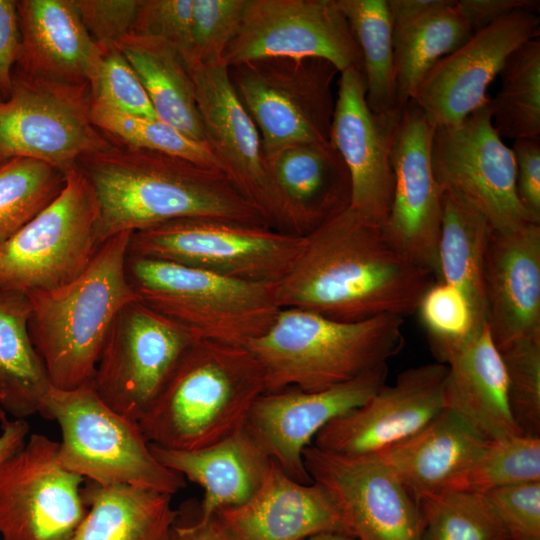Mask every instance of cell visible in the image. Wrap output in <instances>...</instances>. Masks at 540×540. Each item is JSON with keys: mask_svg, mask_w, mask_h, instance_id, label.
<instances>
[{"mask_svg": "<svg viewBox=\"0 0 540 540\" xmlns=\"http://www.w3.org/2000/svg\"><path fill=\"white\" fill-rule=\"evenodd\" d=\"M433 129L413 101L401 107L391 144L393 192L384 228L404 255L439 277L442 191L431 164Z\"/></svg>", "mask_w": 540, "mask_h": 540, "instance_id": "cell-18", "label": "cell"}, {"mask_svg": "<svg viewBox=\"0 0 540 540\" xmlns=\"http://www.w3.org/2000/svg\"><path fill=\"white\" fill-rule=\"evenodd\" d=\"M88 86L92 103L129 115L157 118L138 75L116 46L102 48Z\"/></svg>", "mask_w": 540, "mask_h": 540, "instance_id": "cell-42", "label": "cell"}, {"mask_svg": "<svg viewBox=\"0 0 540 540\" xmlns=\"http://www.w3.org/2000/svg\"><path fill=\"white\" fill-rule=\"evenodd\" d=\"M76 168L96 195L99 245L179 218L271 227L225 173L179 157L115 144L81 158Z\"/></svg>", "mask_w": 540, "mask_h": 540, "instance_id": "cell-2", "label": "cell"}, {"mask_svg": "<svg viewBox=\"0 0 540 540\" xmlns=\"http://www.w3.org/2000/svg\"><path fill=\"white\" fill-rule=\"evenodd\" d=\"M98 218L91 184L68 171L60 194L0 249V289L28 293L77 278L100 247Z\"/></svg>", "mask_w": 540, "mask_h": 540, "instance_id": "cell-11", "label": "cell"}, {"mask_svg": "<svg viewBox=\"0 0 540 540\" xmlns=\"http://www.w3.org/2000/svg\"><path fill=\"white\" fill-rule=\"evenodd\" d=\"M501 87L489 98L492 123L500 137L540 139V40L515 49L499 75Z\"/></svg>", "mask_w": 540, "mask_h": 540, "instance_id": "cell-36", "label": "cell"}, {"mask_svg": "<svg viewBox=\"0 0 540 540\" xmlns=\"http://www.w3.org/2000/svg\"><path fill=\"white\" fill-rule=\"evenodd\" d=\"M131 32L160 38L194 65L192 0H141Z\"/></svg>", "mask_w": 540, "mask_h": 540, "instance_id": "cell-45", "label": "cell"}, {"mask_svg": "<svg viewBox=\"0 0 540 540\" xmlns=\"http://www.w3.org/2000/svg\"><path fill=\"white\" fill-rule=\"evenodd\" d=\"M484 495L509 540H540V481L499 487Z\"/></svg>", "mask_w": 540, "mask_h": 540, "instance_id": "cell-46", "label": "cell"}, {"mask_svg": "<svg viewBox=\"0 0 540 540\" xmlns=\"http://www.w3.org/2000/svg\"><path fill=\"white\" fill-rule=\"evenodd\" d=\"M84 26L102 48L114 47L134 26L141 0H75Z\"/></svg>", "mask_w": 540, "mask_h": 540, "instance_id": "cell-47", "label": "cell"}, {"mask_svg": "<svg viewBox=\"0 0 540 540\" xmlns=\"http://www.w3.org/2000/svg\"><path fill=\"white\" fill-rule=\"evenodd\" d=\"M91 117L94 125L117 145L179 157L225 173L207 144L191 139L158 118L129 115L96 103L91 105Z\"/></svg>", "mask_w": 540, "mask_h": 540, "instance_id": "cell-38", "label": "cell"}, {"mask_svg": "<svg viewBox=\"0 0 540 540\" xmlns=\"http://www.w3.org/2000/svg\"><path fill=\"white\" fill-rule=\"evenodd\" d=\"M504 363L512 415L526 435L540 433V336L498 349Z\"/></svg>", "mask_w": 540, "mask_h": 540, "instance_id": "cell-41", "label": "cell"}, {"mask_svg": "<svg viewBox=\"0 0 540 540\" xmlns=\"http://www.w3.org/2000/svg\"><path fill=\"white\" fill-rule=\"evenodd\" d=\"M65 173L39 160L0 164V249L62 191Z\"/></svg>", "mask_w": 540, "mask_h": 540, "instance_id": "cell-37", "label": "cell"}, {"mask_svg": "<svg viewBox=\"0 0 540 540\" xmlns=\"http://www.w3.org/2000/svg\"><path fill=\"white\" fill-rule=\"evenodd\" d=\"M402 327L396 315L348 322L281 308L267 331L245 347L263 368L266 392L322 391L386 366L403 347Z\"/></svg>", "mask_w": 540, "mask_h": 540, "instance_id": "cell-5", "label": "cell"}, {"mask_svg": "<svg viewBox=\"0 0 540 540\" xmlns=\"http://www.w3.org/2000/svg\"><path fill=\"white\" fill-rule=\"evenodd\" d=\"M444 363L409 368L363 405L326 424L313 445L346 454H376L413 435L444 410Z\"/></svg>", "mask_w": 540, "mask_h": 540, "instance_id": "cell-22", "label": "cell"}, {"mask_svg": "<svg viewBox=\"0 0 540 540\" xmlns=\"http://www.w3.org/2000/svg\"><path fill=\"white\" fill-rule=\"evenodd\" d=\"M170 540H231L215 516L199 519L191 524L173 526Z\"/></svg>", "mask_w": 540, "mask_h": 540, "instance_id": "cell-51", "label": "cell"}, {"mask_svg": "<svg viewBox=\"0 0 540 540\" xmlns=\"http://www.w3.org/2000/svg\"><path fill=\"white\" fill-rule=\"evenodd\" d=\"M266 160L291 233L306 235L350 206L348 170L330 142L291 146Z\"/></svg>", "mask_w": 540, "mask_h": 540, "instance_id": "cell-27", "label": "cell"}, {"mask_svg": "<svg viewBox=\"0 0 540 540\" xmlns=\"http://www.w3.org/2000/svg\"><path fill=\"white\" fill-rule=\"evenodd\" d=\"M484 282L486 323L497 349L540 336V224L492 230Z\"/></svg>", "mask_w": 540, "mask_h": 540, "instance_id": "cell-23", "label": "cell"}, {"mask_svg": "<svg viewBox=\"0 0 540 540\" xmlns=\"http://www.w3.org/2000/svg\"><path fill=\"white\" fill-rule=\"evenodd\" d=\"M540 481V437L526 434L486 441L450 490L485 494L493 489Z\"/></svg>", "mask_w": 540, "mask_h": 540, "instance_id": "cell-40", "label": "cell"}, {"mask_svg": "<svg viewBox=\"0 0 540 540\" xmlns=\"http://www.w3.org/2000/svg\"><path fill=\"white\" fill-rule=\"evenodd\" d=\"M430 155L441 191L476 208L493 230L534 223L518 199L513 151L493 126L489 99L462 121L434 127Z\"/></svg>", "mask_w": 540, "mask_h": 540, "instance_id": "cell-12", "label": "cell"}, {"mask_svg": "<svg viewBox=\"0 0 540 540\" xmlns=\"http://www.w3.org/2000/svg\"><path fill=\"white\" fill-rule=\"evenodd\" d=\"M492 230L488 220L476 208L456 194L442 192L439 277L465 295L476 330L487 324L484 268Z\"/></svg>", "mask_w": 540, "mask_h": 540, "instance_id": "cell-33", "label": "cell"}, {"mask_svg": "<svg viewBox=\"0 0 540 540\" xmlns=\"http://www.w3.org/2000/svg\"><path fill=\"white\" fill-rule=\"evenodd\" d=\"M27 294L0 289V406L14 419L40 413L51 389L28 332Z\"/></svg>", "mask_w": 540, "mask_h": 540, "instance_id": "cell-34", "label": "cell"}, {"mask_svg": "<svg viewBox=\"0 0 540 540\" xmlns=\"http://www.w3.org/2000/svg\"><path fill=\"white\" fill-rule=\"evenodd\" d=\"M126 273L140 301L197 340L246 346L267 331L281 309L276 283L129 254Z\"/></svg>", "mask_w": 540, "mask_h": 540, "instance_id": "cell-6", "label": "cell"}, {"mask_svg": "<svg viewBox=\"0 0 540 540\" xmlns=\"http://www.w3.org/2000/svg\"><path fill=\"white\" fill-rule=\"evenodd\" d=\"M266 391L263 368L248 348L196 340L138 424L152 445L204 448L243 428L253 403Z\"/></svg>", "mask_w": 540, "mask_h": 540, "instance_id": "cell-3", "label": "cell"}, {"mask_svg": "<svg viewBox=\"0 0 540 540\" xmlns=\"http://www.w3.org/2000/svg\"><path fill=\"white\" fill-rule=\"evenodd\" d=\"M434 277L395 246L384 226L349 206L304 235L276 294L280 308L340 321L385 314L404 318L417 311Z\"/></svg>", "mask_w": 540, "mask_h": 540, "instance_id": "cell-1", "label": "cell"}, {"mask_svg": "<svg viewBox=\"0 0 540 540\" xmlns=\"http://www.w3.org/2000/svg\"><path fill=\"white\" fill-rule=\"evenodd\" d=\"M39 414L58 423L60 461L85 480L171 495L186 485L181 474L157 460L138 422L110 408L92 385L74 390L52 386Z\"/></svg>", "mask_w": 540, "mask_h": 540, "instance_id": "cell-7", "label": "cell"}, {"mask_svg": "<svg viewBox=\"0 0 540 540\" xmlns=\"http://www.w3.org/2000/svg\"><path fill=\"white\" fill-rule=\"evenodd\" d=\"M115 46L138 75L157 118L207 144L192 76L177 50L160 38L134 32Z\"/></svg>", "mask_w": 540, "mask_h": 540, "instance_id": "cell-31", "label": "cell"}, {"mask_svg": "<svg viewBox=\"0 0 540 540\" xmlns=\"http://www.w3.org/2000/svg\"><path fill=\"white\" fill-rule=\"evenodd\" d=\"M422 540H509L484 494L446 490L418 502Z\"/></svg>", "mask_w": 540, "mask_h": 540, "instance_id": "cell-39", "label": "cell"}, {"mask_svg": "<svg viewBox=\"0 0 540 540\" xmlns=\"http://www.w3.org/2000/svg\"><path fill=\"white\" fill-rule=\"evenodd\" d=\"M245 6L246 0H192L194 64L223 62L240 30Z\"/></svg>", "mask_w": 540, "mask_h": 540, "instance_id": "cell-44", "label": "cell"}, {"mask_svg": "<svg viewBox=\"0 0 540 540\" xmlns=\"http://www.w3.org/2000/svg\"><path fill=\"white\" fill-rule=\"evenodd\" d=\"M196 340L139 298L130 301L112 322L92 387L110 408L138 422Z\"/></svg>", "mask_w": 540, "mask_h": 540, "instance_id": "cell-13", "label": "cell"}, {"mask_svg": "<svg viewBox=\"0 0 540 540\" xmlns=\"http://www.w3.org/2000/svg\"><path fill=\"white\" fill-rule=\"evenodd\" d=\"M305 540H355L353 537L338 532H323L313 535Z\"/></svg>", "mask_w": 540, "mask_h": 540, "instance_id": "cell-53", "label": "cell"}, {"mask_svg": "<svg viewBox=\"0 0 540 540\" xmlns=\"http://www.w3.org/2000/svg\"><path fill=\"white\" fill-rule=\"evenodd\" d=\"M20 52L17 1L0 0V89L8 98L12 75Z\"/></svg>", "mask_w": 540, "mask_h": 540, "instance_id": "cell-49", "label": "cell"}, {"mask_svg": "<svg viewBox=\"0 0 540 540\" xmlns=\"http://www.w3.org/2000/svg\"><path fill=\"white\" fill-rule=\"evenodd\" d=\"M304 235L205 218H179L131 233L128 254L255 282L278 283Z\"/></svg>", "mask_w": 540, "mask_h": 540, "instance_id": "cell-8", "label": "cell"}, {"mask_svg": "<svg viewBox=\"0 0 540 540\" xmlns=\"http://www.w3.org/2000/svg\"><path fill=\"white\" fill-rule=\"evenodd\" d=\"M0 465L19 451L26 442L29 425L25 419H9L0 410Z\"/></svg>", "mask_w": 540, "mask_h": 540, "instance_id": "cell-52", "label": "cell"}, {"mask_svg": "<svg viewBox=\"0 0 540 540\" xmlns=\"http://www.w3.org/2000/svg\"><path fill=\"white\" fill-rule=\"evenodd\" d=\"M417 311L429 332L437 356L465 341L476 331L465 295L454 285L441 280L427 289Z\"/></svg>", "mask_w": 540, "mask_h": 540, "instance_id": "cell-43", "label": "cell"}, {"mask_svg": "<svg viewBox=\"0 0 540 540\" xmlns=\"http://www.w3.org/2000/svg\"><path fill=\"white\" fill-rule=\"evenodd\" d=\"M272 58H318L339 73L363 70L362 57L336 0H246L240 30L228 45V67Z\"/></svg>", "mask_w": 540, "mask_h": 540, "instance_id": "cell-15", "label": "cell"}, {"mask_svg": "<svg viewBox=\"0 0 540 540\" xmlns=\"http://www.w3.org/2000/svg\"><path fill=\"white\" fill-rule=\"evenodd\" d=\"M91 105L88 85L13 72L10 95L0 101V164L30 158L66 174L81 158L111 148L115 143L92 121Z\"/></svg>", "mask_w": 540, "mask_h": 540, "instance_id": "cell-10", "label": "cell"}, {"mask_svg": "<svg viewBox=\"0 0 540 540\" xmlns=\"http://www.w3.org/2000/svg\"><path fill=\"white\" fill-rule=\"evenodd\" d=\"M214 516L231 540H305L323 532L346 534L327 491L314 482L293 480L272 459L261 485L246 502L221 508Z\"/></svg>", "mask_w": 540, "mask_h": 540, "instance_id": "cell-24", "label": "cell"}, {"mask_svg": "<svg viewBox=\"0 0 540 540\" xmlns=\"http://www.w3.org/2000/svg\"><path fill=\"white\" fill-rule=\"evenodd\" d=\"M536 12L518 10L475 32L441 59L417 88L413 101L433 127L456 124L489 99L487 90L509 55L538 38Z\"/></svg>", "mask_w": 540, "mask_h": 540, "instance_id": "cell-19", "label": "cell"}, {"mask_svg": "<svg viewBox=\"0 0 540 540\" xmlns=\"http://www.w3.org/2000/svg\"><path fill=\"white\" fill-rule=\"evenodd\" d=\"M303 461L314 483L335 503L355 540H422L418 503L376 454L346 455L313 444Z\"/></svg>", "mask_w": 540, "mask_h": 540, "instance_id": "cell-16", "label": "cell"}, {"mask_svg": "<svg viewBox=\"0 0 540 540\" xmlns=\"http://www.w3.org/2000/svg\"><path fill=\"white\" fill-rule=\"evenodd\" d=\"M17 74L88 85L102 53L83 24L75 0L17 1Z\"/></svg>", "mask_w": 540, "mask_h": 540, "instance_id": "cell-26", "label": "cell"}, {"mask_svg": "<svg viewBox=\"0 0 540 540\" xmlns=\"http://www.w3.org/2000/svg\"><path fill=\"white\" fill-rule=\"evenodd\" d=\"M511 149L518 199L531 220L540 224V139L515 140Z\"/></svg>", "mask_w": 540, "mask_h": 540, "instance_id": "cell-48", "label": "cell"}, {"mask_svg": "<svg viewBox=\"0 0 540 540\" xmlns=\"http://www.w3.org/2000/svg\"><path fill=\"white\" fill-rule=\"evenodd\" d=\"M400 108L373 112L366 101L364 73H340L330 129V143L342 157L350 178V207L385 226L392 192L391 144Z\"/></svg>", "mask_w": 540, "mask_h": 540, "instance_id": "cell-21", "label": "cell"}, {"mask_svg": "<svg viewBox=\"0 0 540 540\" xmlns=\"http://www.w3.org/2000/svg\"><path fill=\"white\" fill-rule=\"evenodd\" d=\"M84 482L61 463L58 442L31 434L0 465L3 540H71L87 512Z\"/></svg>", "mask_w": 540, "mask_h": 540, "instance_id": "cell-14", "label": "cell"}, {"mask_svg": "<svg viewBox=\"0 0 540 540\" xmlns=\"http://www.w3.org/2000/svg\"><path fill=\"white\" fill-rule=\"evenodd\" d=\"M2 100H4V96H3L2 91L0 89V101H2Z\"/></svg>", "mask_w": 540, "mask_h": 540, "instance_id": "cell-54", "label": "cell"}, {"mask_svg": "<svg viewBox=\"0 0 540 540\" xmlns=\"http://www.w3.org/2000/svg\"><path fill=\"white\" fill-rule=\"evenodd\" d=\"M361 52L366 101L375 113L397 103L392 22L386 0H336Z\"/></svg>", "mask_w": 540, "mask_h": 540, "instance_id": "cell-35", "label": "cell"}, {"mask_svg": "<svg viewBox=\"0 0 540 540\" xmlns=\"http://www.w3.org/2000/svg\"><path fill=\"white\" fill-rule=\"evenodd\" d=\"M386 379L387 365L322 391L289 387L265 392L253 403L244 426L290 478L311 484L304 449L326 424L368 401Z\"/></svg>", "mask_w": 540, "mask_h": 540, "instance_id": "cell-20", "label": "cell"}, {"mask_svg": "<svg viewBox=\"0 0 540 540\" xmlns=\"http://www.w3.org/2000/svg\"><path fill=\"white\" fill-rule=\"evenodd\" d=\"M87 512L71 540H170L177 512L171 494L85 480Z\"/></svg>", "mask_w": 540, "mask_h": 540, "instance_id": "cell-30", "label": "cell"}, {"mask_svg": "<svg viewBox=\"0 0 540 540\" xmlns=\"http://www.w3.org/2000/svg\"><path fill=\"white\" fill-rule=\"evenodd\" d=\"M486 441L456 414L444 410L413 435L376 453L418 503L450 490Z\"/></svg>", "mask_w": 540, "mask_h": 540, "instance_id": "cell-28", "label": "cell"}, {"mask_svg": "<svg viewBox=\"0 0 540 540\" xmlns=\"http://www.w3.org/2000/svg\"><path fill=\"white\" fill-rule=\"evenodd\" d=\"M473 34L457 0H438L421 15L392 24L398 106L410 102L430 70Z\"/></svg>", "mask_w": 540, "mask_h": 540, "instance_id": "cell-32", "label": "cell"}, {"mask_svg": "<svg viewBox=\"0 0 540 540\" xmlns=\"http://www.w3.org/2000/svg\"><path fill=\"white\" fill-rule=\"evenodd\" d=\"M267 158L291 146L330 142L337 69L318 58H272L229 68Z\"/></svg>", "mask_w": 540, "mask_h": 540, "instance_id": "cell-9", "label": "cell"}, {"mask_svg": "<svg viewBox=\"0 0 540 540\" xmlns=\"http://www.w3.org/2000/svg\"><path fill=\"white\" fill-rule=\"evenodd\" d=\"M473 33L518 10L538 12L539 0H457Z\"/></svg>", "mask_w": 540, "mask_h": 540, "instance_id": "cell-50", "label": "cell"}, {"mask_svg": "<svg viewBox=\"0 0 540 540\" xmlns=\"http://www.w3.org/2000/svg\"><path fill=\"white\" fill-rule=\"evenodd\" d=\"M131 233L104 241L86 270L69 283L26 293L29 336L54 388L92 385L116 314L138 299L126 273Z\"/></svg>", "mask_w": 540, "mask_h": 540, "instance_id": "cell-4", "label": "cell"}, {"mask_svg": "<svg viewBox=\"0 0 540 540\" xmlns=\"http://www.w3.org/2000/svg\"><path fill=\"white\" fill-rule=\"evenodd\" d=\"M150 448L162 465L201 486L202 518L246 502L261 485L271 462L245 426L200 449L173 450L152 444Z\"/></svg>", "mask_w": 540, "mask_h": 540, "instance_id": "cell-29", "label": "cell"}, {"mask_svg": "<svg viewBox=\"0 0 540 540\" xmlns=\"http://www.w3.org/2000/svg\"><path fill=\"white\" fill-rule=\"evenodd\" d=\"M438 360L447 367L444 408L485 441L524 434L512 415L504 363L487 324Z\"/></svg>", "mask_w": 540, "mask_h": 540, "instance_id": "cell-25", "label": "cell"}, {"mask_svg": "<svg viewBox=\"0 0 540 540\" xmlns=\"http://www.w3.org/2000/svg\"><path fill=\"white\" fill-rule=\"evenodd\" d=\"M189 70L208 146L227 176L262 212L268 224L291 233L260 134L235 90L229 68L223 62L196 63Z\"/></svg>", "mask_w": 540, "mask_h": 540, "instance_id": "cell-17", "label": "cell"}]
</instances>
